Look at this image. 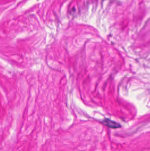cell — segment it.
Instances as JSON below:
<instances>
[{
  "mask_svg": "<svg viewBox=\"0 0 150 151\" xmlns=\"http://www.w3.org/2000/svg\"><path fill=\"white\" fill-rule=\"evenodd\" d=\"M103 124L105 126H107L108 127L112 129L119 128L121 127V125L109 119H105L102 122Z\"/></svg>",
  "mask_w": 150,
  "mask_h": 151,
  "instance_id": "1",
  "label": "cell"
}]
</instances>
